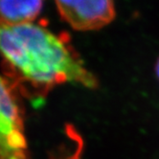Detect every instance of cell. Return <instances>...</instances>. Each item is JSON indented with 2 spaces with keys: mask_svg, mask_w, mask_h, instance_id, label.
I'll return each instance as SVG.
<instances>
[{
  "mask_svg": "<svg viewBox=\"0 0 159 159\" xmlns=\"http://www.w3.org/2000/svg\"><path fill=\"white\" fill-rule=\"evenodd\" d=\"M0 57L13 84L31 94L43 96L66 83L98 86L66 34L56 35L32 22L10 24L0 19Z\"/></svg>",
  "mask_w": 159,
  "mask_h": 159,
  "instance_id": "cell-1",
  "label": "cell"
},
{
  "mask_svg": "<svg viewBox=\"0 0 159 159\" xmlns=\"http://www.w3.org/2000/svg\"><path fill=\"white\" fill-rule=\"evenodd\" d=\"M0 159H27L21 107L15 85L0 77Z\"/></svg>",
  "mask_w": 159,
  "mask_h": 159,
  "instance_id": "cell-2",
  "label": "cell"
},
{
  "mask_svg": "<svg viewBox=\"0 0 159 159\" xmlns=\"http://www.w3.org/2000/svg\"><path fill=\"white\" fill-rule=\"evenodd\" d=\"M56 5L61 17L78 31L101 29L116 16L114 3L109 0L57 1Z\"/></svg>",
  "mask_w": 159,
  "mask_h": 159,
  "instance_id": "cell-3",
  "label": "cell"
},
{
  "mask_svg": "<svg viewBox=\"0 0 159 159\" xmlns=\"http://www.w3.org/2000/svg\"><path fill=\"white\" fill-rule=\"evenodd\" d=\"M41 1H0V19L10 24L30 23L40 13Z\"/></svg>",
  "mask_w": 159,
  "mask_h": 159,
  "instance_id": "cell-4",
  "label": "cell"
},
{
  "mask_svg": "<svg viewBox=\"0 0 159 159\" xmlns=\"http://www.w3.org/2000/svg\"><path fill=\"white\" fill-rule=\"evenodd\" d=\"M155 72H156L157 78L159 80V59L157 60V62H156V65H155Z\"/></svg>",
  "mask_w": 159,
  "mask_h": 159,
  "instance_id": "cell-5",
  "label": "cell"
}]
</instances>
